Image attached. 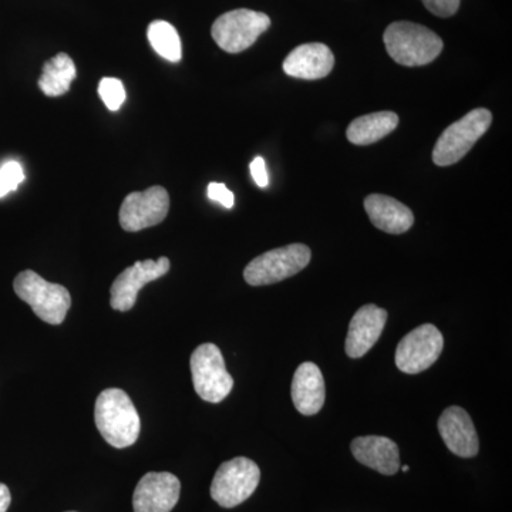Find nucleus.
<instances>
[{
	"label": "nucleus",
	"mask_w": 512,
	"mask_h": 512,
	"mask_svg": "<svg viewBox=\"0 0 512 512\" xmlns=\"http://www.w3.org/2000/svg\"><path fill=\"white\" fill-rule=\"evenodd\" d=\"M94 419L101 436L110 446H133L140 436V416L124 390L107 389L101 392L94 407Z\"/></svg>",
	"instance_id": "obj_1"
},
{
	"label": "nucleus",
	"mask_w": 512,
	"mask_h": 512,
	"mask_svg": "<svg viewBox=\"0 0 512 512\" xmlns=\"http://www.w3.org/2000/svg\"><path fill=\"white\" fill-rule=\"evenodd\" d=\"M384 45L394 62L406 67L426 66L443 50V40L433 30L412 22H394L384 32Z\"/></svg>",
	"instance_id": "obj_2"
},
{
	"label": "nucleus",
	"mask_w": 512,
	"mask_h": 512,
	"mask_svg": "<svg viewBox=\"0 0 512 512\" xmlns=\"http://www.w3.org/2000/svg\"><path fill=\"white\" fill-rule=\"evenodd\" d=\"M13 289L33 309L37 318L49 325H62L72 306V296L64 286L47 282L29 269L16 276Z\"/></svg>",
	"instance_id": "obj_3"
},
{
	"label": "nucleus",
	"mask_w": 512,
	"mask_h": 512,
	"mask_svg": "<svg viewBox=\"0 0 512 512\" xmlns=\"http://www.w3.org/2000/svg\"><path fill=\"white\" fill-rule=\"evenodd\" d=\"M493 123V114L487 109H476L463 119L451 124L441 134L433 150L434 164L448 167L467 156L474 144L487 133Z\"/></svg>",
	"instance_id": "obj_4"
},
{
	"label": "nucleus",
	"mask_w": 512,
	"mask_h": 512,
	"mask_svg": "<svg viewBox=\"0 0 512 512\" xmlns=\"http://www.w3.org/2000/svg\"><path fill=\"white\" fill-rule=\"evenodd\" d=\"M311 258V249L303 244L272 249L249 262L244 278L251 286L276 284L299 274L309 265Z\"/></svg>",
	"instance_id": "obj_5"
},
{
	"label": "nucleus",
	"mask_w": 512,
	"mask_h": 512,
	"mask_svg": "<svg viewBox=\"0 0 512 512\" xmlns=\"http://www.w3.org/2000/svg\"><path fill=\"white\" fill-rule=\"evenodd\" d=\"M192 383L205 402L221 403L234 387V379L225 367L224 356L214 343H204L191 356Z\"/></svg>",
	"instance_id": "obj_6"
},
{
	"label": "nucleus",
	"mask_w": 512,
	"mask_h": 512,
	"mask_svg": "<svg viewBox=\"0 0 512 512\" xmlns=\"http://www.w3.org/2000/svg\"><path fill=\"white\" fill-rule=\"evenodd\" d=\"M269 26L271 19L265 13L237 9L224 13L215 20L211 35L224 52L237 55L254 45Z\"/></svg>",
	"instance_id": "obj_7"
},
{
	"label": "nucleus",
	"mask_w": 512,
	"mask_h": 512,
	"mask_svg": "<svg viewBox=\"0 0 512 512\" xmlns=\"http://www.w3.org/2000/svg\"><path fill=\"white\" fill-rule=\"evenodd\" d=\"M261 480V470L247 457L225 461L215 473L211 497L224 508H234L255 493Z\"/></svg>",
	"instance_id": "obj_8"
},
{
	"label": "nucleus",
	"mask_w": 512,
	"mask_h": 512,
	"mask_svg": "<svg viewBox=\"0 0 512 512\" xmlns=\"http://www.w3.org/2000/svg\"><path fill=\"white\" fill-rule=\"evenodd\" d=\"M444 348L443 335L430 323L407 333L396 350V366L406 375H419L439 360Z\"/></svg>",
	"instance_id": "obj_9"
},
{
	"label": "nucleus",
	"mask_w": 512,
	"mask_h": 512,
	"mask_svg": "<svg viewBox=\"0 0 512 512\" xmlns=\"http://www.w3.org/2000/svg\"><path fill=\"white\" fill-rule=\"evenodd\" d=\"M170 195L163 187L131 192L120 208V225L124 231L138 232L156 227L167 218Z\"/></svg>",
	"instance_id": "obj_10"
},
{
	"label": "nucleus",
	"mask_w": 512,
	"mask_h": 512,
	"mask_svg": "<svg viewBox=\"0 0 512 512\" xmlns=\"http://www.w3.org/2000/svg\"><path fill=\"white\" fill-rule=\"evenodd\" d=\"M170 266V259L163 256L158 261H138L130 268L124 269L111 285V308L119 312L131 311L136 305L138 292L150 282L167 275Z\"/></svg>",
	"instance_id": "obj_11"
},
{
	"label": "nucleus",
	"mask_w": 512,
	"mask_h": 512,
	"mask_svg": "<svg viewBox=\"0 0 512 512\" xmlns=\"http://www.w3.org/2000/svg\"><path fill=\"white\" fill-rule=\"evenodd\" d=\"M181 483L171 473H148L138 481L134 512H171L180 500Z\"/></svg>",
	"instance_id": "obj_12"
},
{
	"label": "nucleus",
	"mask_w": 512,
	"mask_h": 512,
	"mask_svg": "<svg viewBox=\"0 0 512 512\" xmlns=\"http://www.w3.org/2000/svg\"><path fill=\"white\" fill-rule=\"evenodd\" d=\"M439 433L451 453L458 457H476L480 450L476 427L466 410L451 406L439 419Z\"/></svg>",
	"instance_id": "obj_13"
},
{
	"label": "nucleus",
	"mask_w": 512,
	"mask_h": 512,
	"mask_svg": "<svg viewBox=\"0 0 512 512\" xmlns=\"http://www.w3.org/2000/svg\"><path fill=\"white\" fill-rule=\"evenodd\" d=\"M387 322V312L376 305H365L353 316L346 338V353L359 359L376 345Z\"/></svg>",
	"instance_id": "obj_14"
},
{
	"label": "nucleus",
	"mask_w": 512,
	"mask_h": 512,
	"mask_svg": "<svg viewBox=\"0 0 512 512\" xmlns=\"http://www.w3.org/2000/svg\"><path fill=\"white\" fill-rule=\"evenodd\" d=\"M335 66L332 50L323 43H306L293 49L284 62L288 76L302 80H319L329 76Z\"/></svg>",
	"instance_id": "obj_15"
},
{
	"label": "nucleus",
	"mask_w": 512,
	"mask_h": 512,
	"mask_svg": "<svg viewBox=\"0 0 512 512\" xmlns=\"http://www.w3.org/2000/svg\"><path fill=\"white\" fill-rule=\"evenodd\" d=\"M350 450L360 464L383 476H394L400 470L399 447L387 437H357L350 444Z\"/></svg>",
	"instance_id": "obj_16"
},
{
	"label": "nucleus",
	"mask_w": 512,
	"mask_h": 512,
	"mask_svg": "<svg viewBox=\"0 0 512 512\" xmlns=\"http://www.w3.org/2000/svg\"><path fill=\"white\" fill-rule=\"evenodd\" d=\"M325 380L318 365L302 363L296 369L292 382V400L296 410L303 416H315L325 404Z\"/></svg>",
	"instance_id": "obj_17"
},
{
	"label": "nucleus",
	"mask_w": 512,
	"mask_h": 512,
	"mask_svg": "<svg viewBox=\"0 0 512 512\" xmlns=\"http://www.w3.org/2000/svg\"><path fill=\"white\" fill-rule=\"evenodd\" d=\"M370 221L380 231L399 235L409 231L414 224L412 210L402 202L382 194H372L365 200Z\"/></svg>",
	"instance_id": "obj_18"
},
{
	"label": "nucleus",
	"mask_w": 512,
	"mask_h": 512,
	"mask_svg": "<svg viewBox=\"0 0 512 512\" xmlns=\"http://www.w3.org/2000/svg\"><path fill=\"white\" fill-rule=\"evenodd\" d=\"M399 116L393 111H379L353 120L346 131L350 143L355 146H370L396 130Z\"/></svg>",
	"instance_id": "obj_19"
},
{
	"label": "nucleus",
	"mask_w": 512,
	"mask_h": 512,
	"mask_svg": "<svg viewBox=\"0 0 512 512\" xmlns=\"http://www.w3.org/2000/svg\"><path fill=\"white\" fill-rule=\"evenodd\" d=\"M76 79V66L72 57L59 53L43 66L39 87L46 96L60 97L66 94Z\"/></svg>",
	"instance_id": "obj_20"
},
{
	"label": "nucleus",
	"mask_w": 512,
	"mask_h": 512,
	"mask_svg": "<svg viewBox=\"0 0 512 512\" xmlns=\"http://www.w3.org/2000/svg\"><path fill=\"white\" fill-rule=\"evenodd\" d=\"M150 45L157 55L171 63H178L183 57V47L177 29L165 20L150 23L147 30Z\"/></svg>",
	"instance_id": "obj_21"
},
{
	"label": "nucleus",
	"mask_w": 512,
	"mask_h": 512,
	"mask_svg": "<svg viewBox=\"0 0 512 512\" xmlns=\"http://www.w3.org/2000/svg\"><path fill=\"white\" fill-rule=\"evenodd\" d=\"M99 94L110 111H119L126 101V89L116 77H104L99 84Z\"/></svg>",
	"instance_id": "obj_22"
},
{
	"label": "nucleus",
	"mask_w": 512,
	"mask_h": 512,
	"mask_svg": "<svg viewBox=\"0 0 512 512\" xmlns=\"http://www.w3.org/2000/svg\"><path fill=\"white\" fill-rule=\"evenodd\" d=\"M25 180L22 165L16 161H9L0 168V198L6 197L9 192L18 190Z\"/></svg>",
	"instance_id": "obj_23"
},
{
	"label": "nucleus",
	"mask_w": 512,
	"mask_h": 512,
	"mask_svg": "<svg viewBox=\"0 0 512 512\" xmlns=\"http://www.w3.org/2000/svg\"><path fill=\"white\" fill-rule=\"evenodd\" d=\"M461 0H423L424 6L439 18L456 15Z\"/></svg>",
	"instance_id": "obj_24"
},
{
	"label": "nucleus",
	"mask_w": 512,
	"mask_h": 512,
	"mask_svg": "<svg viewBox=\"0 0 512 512\" xmlns=\"http://www.w3.org/2000/svg\"><path fill=\"white\" fill-rule=\"evenodd\" d=\"M208 198L211 201L224 205L228 210H231L235 204L234 194L228 190L227 185L221 183H211L208 185Z\"/></svg>",
	"instance_id": "obj_25"
},
{
	"label": "nucleus",
	"mask_w": 512,
	"mask_h": 512,
	"mask_svg": "<svg viewBox=\"0 0 512 512\" xmlns=\"http://www.w3.org/2000/svg\"><path fill=\"white\" fill-rule=\"evenodd\" d=\"M252 178L258 187L266 188L269 185V175L268 170H266L265 160L262 157H256L254 161H252L251 165Z\"/></svg>",
	"instance_id": "obj_26"
},
{
	"label": "nucleus",
	"mask_w": 512,
	"mask_h": 512,
	"mask_svg": "<svg viewBox=\"0 0 512 512\" xmlns=\"http://www.w3.org/2000/svg\"><path fill=\"white\" fill-rule=\"evenodd\" d=\"M10 503H12V495L8 485L0 483V512L8 511Z\"/></svg>",
	"instance_id": "obj_27"
},
{
	"label": "nucleus",
	"mask_w": 512,
	"mask_h": 512,
	"mask_svg": "<svg viewBox=\"0 0 512 512\" xmlns=\"http://www.w3.org/2000/svg\"><path fill=\"white\" fill-rule=\"evenodd\" d=\"M402 470H403V473H409L410 467L409 466H404V467H402Z\"/></svg>",
	"instance_id": "obj_28"
},
{
	"label": "nucleus",
	"mask_w": 512,
	"mask_h": 512,
	"mask_svg": "<svg viewBox=\"0 0 512 512\" xmlns=\"http://www.w3.org/2000/svg\"><path fill=\"white\" fill-rule=\"evenodd\" d=\"M69 512H76V511H69Z\"/></svg>",
	"instance_id": "obj_29"
}]
</instances>
